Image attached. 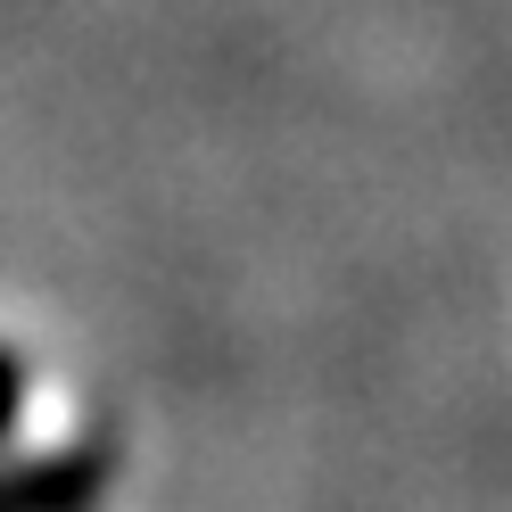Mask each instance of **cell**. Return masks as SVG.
Wrapping results in <instances>:
<instances>
[{"mask_svg":"<svg viewBox=\"0 0 512 512\" xmlns=\"http://www.w3.org/2000/svg\"><path fill=\"white\" fill-rule=\"evenodd\" d=\"M17 397H25V372H17V356H0V430L17 422Z\"/></svg>","mask_w":512,"mask_h":512,"instance_id":"6da1fadb","label":"cell"}]
</instances>
